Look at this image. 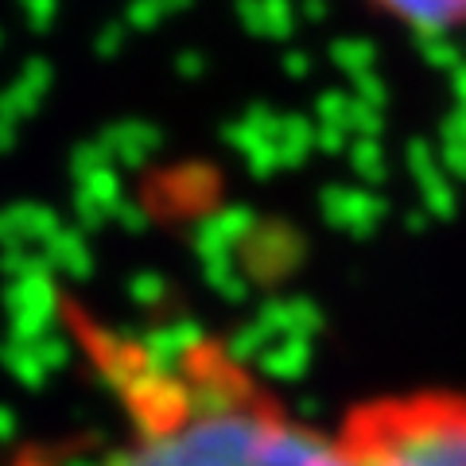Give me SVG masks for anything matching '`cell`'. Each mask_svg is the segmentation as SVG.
<instances>
[{
  "label": "cell",
  "mask_w": 466,
  "mask_h": 466,
  "mask_svg": "<svg viewBox=\"0 0 466 466\" xmlns=\"http://www.w3.org/2000/svg\"><path fill=\"white\" fill-rule=\"evenodd\" d=\"M370 5L385 12L389 20L424 35H443L455 32V27H466V0H370Z\"/></svg>",
  "instance_id": "3"
},
{
  "label": "cell",
  "mask_w": 466,
  "mask_h": 466,
  "mask_svg": "<svg viewBox=\"0 0 466 466\" xmlns=\"http://www.w3.org/2000/svg\"><path fill=\"white\" fill-rule=\"evenodd\" d=\"M334 466H466V392L358 404L334 435Z\"/></svg>",
  "instance_id": "2"
},
{
  "label": "cell",
  "mask_w": 466,
  "mask_h": 466,
  "mask_svg": "<svg viewBox=\"0 0 466 466\" xmlns=\"http://www.w3.org/2000/svg\"><path fill=\"white\" fill-rule=\"evenodd\" d=\"M109 466H334V440L303 428L218 346L159 377L140 431Z\"/></svg>",
  "instance_id": "1"
}]
</instances>
